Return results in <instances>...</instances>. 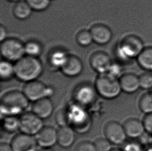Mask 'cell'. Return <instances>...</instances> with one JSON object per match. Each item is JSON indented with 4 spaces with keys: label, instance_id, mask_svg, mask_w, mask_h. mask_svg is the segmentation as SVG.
<instances>
[{
    "label": "cell",
    "instance_id": "obj_1",
    "mask_svg": "<svg viewBox=\"0 0 152 151\" xmlns=\"http://www.w3.org/2000/svg\"><path fill=\"white\" fill-rule=\"evenodd\" d=\"M145 47L141 37L134 34L126 35L116 47V54L121 63H128L136 60Z\"/></svg>",
    "mask_w": 152,
    "mask_h": 151
},
{
    "label": "cell",
    "instance_id": "obj_2",
    "mask_svg": "<svg viewBox=\"0 0 152 151\" xmlns=\"http://www.w3.org/2000/svg\"><path fill=\"white\" fill-rule=\"evenodd\" d=\"M0 109L3 115H16L23 114L29 105V100L23 91L12 90L1 96Z\"/></svg>",
    "mask_w": 152,
    "mask_h": 151
},
{
    "label": "cell",
    "instance_id": "obj_3",
    "mask_svg": "<svg viewBox=\"0 0 152 151\" xmlns=\"http://www.w3.org/2000/svg\"><path fill=\"white\" fill-rule=\"evenodd\" d=\"M15 77L25 83L37 80L43 72V65L38 57L25 55L15 63Z\"/></svg>",
    "mask_w": 152,
    "mask_h": 151
},
{
    "label": "cell",
    "instance_id": "obj_4",
    "mask_svg": "<svg viewBox=\"0 0 152 151\" xmlns=\"http://www.w3.org/2000/svg\"><path fill=\"white\" fill-rule=\"evenodd\" d=\"M94 86L97 94L107 99L116 98L122 92L119 79L108 73L98 74Z\"/></svg>",
    "mask_w": 152,
    "mask_h": 151
},
{
    "label": "cell",
    "instance_id": "obj_5",
    "mask_svg": "<svg viewBox=\"0 0 152 151\" xmlns=\"http://www.w3.org/2000/svg\"><path fill=\"white\" fill-rule=\"evenodd\" d=\"M1 54L4 60L16 62L25 54V43L15 37H8L1 42Z\"/></svg>",
    "mask_w": 152,
    "mask_h": 151
},
{
    "label": "cell",
    "instance_id": "obj_6",
    "mask_svg": "<svg viewBox=\"0 0 152 151\" xmlns=\"http://www.w3.org/2000/svg\"><path fill=\"white\" fill-rule=\"evenodd\" d=\"M22 91L28 99L33 102L42 98L50 97L53 93L51 87L37 80L25 83Z\"/></svg>",
    "mask_w": 152,
    "mask_h": 151
},
{
    "label": "cell",
    "instance_id": "obj_7",
    "mask_svg": "<svg viewBox=\"0 0 152 151\" xmlns=\"http://www.w3.org/2000/svg\"><path fill=\"white\" fill-rule=\"evenodd\" d=\"M19 118L20 130L28 135L35 136L44 126L43 119L32 111L23 113Z\"/></svg>",
    "mask_w": 152,
    "mask_h": 151
},
{
    "label": "cell",
    "instance_id": "obj_8",
    "mask_svg": "<svg viewBox=\"0 0 152 151\" xmlns=\"http://www.w3.org/2000/svg\"><path fill=\"white\" fill-rule=\"evenodd\" d=\"M104 134L112 144L121 145L125 143L127 138L123 124L116 121H110L104 126Z\"/></svg>",
    "mask_w": 152,
    "mask_h": 151
},
{
    "label": "cell",
    "instance_id": "obj_9",
    "mask_svg": "<svg viewBox=\"0 0 152 151\" xmlns=\"http://www.w3.org/2000/svg\"><path fill=\"white\" fill-rule=\"evenodd\" d=\"M69 124L74 131H84L89 123L88 115L84 110L83 107L75 104V106L68 110Z\"/></svg>",
    "mask_w": 152,
    "mask_h": 151
},
{
    "label": "cell",
    "instance_id": "obj_10",
    "mask_svg": "<svg viewBox=\"0 0 152 151\" xmlns=\"http://www.w3.org/2000/svg\"><path fill=\"white\" fill-rule=\"evenodd\" d=\"M97 94L95 86L88 83L81 84L74 90L73 97L75 104L80 106H87L94 102Z\"/></svg>",
    "mask_w": 152,
    "mask_h": 151
},
{
    "label": "cell",
    "instance_id": "obj_11",
    "mask_svg": "<svg viewBox=\"0 0 152 151\" xmlns=\"http://www.w3.org/2000/svg\"><path fill=\"white\" fill-rule=\"evenodd\" d=\"M10 144L14 151H36L39 147L34 136L21 131L12 137Z\"/></svg>",
    "mask_w": 152,
    "mask_h": 151
},
{
    "label": "cell",
    "instance_id": "obj_12",
    "mask_svg": "<svg viewBox=\"0 0 152 151\" xmlns=\"http://www.w3.org/2000/svg\"><path fill=\"white\" fill-rule=\"evenodd\" d=\"M113 62L111 57L104 51H95L89 57L91 68L98 74L107 73Z\"/></svg>",
    "mask_w": 152,
    "mask_h": 151
},
{
    "label": "cell",
    "instance_id": "obj_13",
    "mask_svg": "<svg viewBox=\"0 0 152 151\" xmlns=\"http://www.w3.org/2000/svg\"><path fill=\"white\" fill-rule=\"evenodd\" d=\"M94 42L99 45H105L111 41L113 32L110 27L101 23L93 25L89 29Z\"/></svg>",
    "mask_w": 152,
    "mask_h": 151
},
{
    "label": "cell",
    "instance_id": "obj_14",
    "mask_svg": "<svg viewBox=\"0 0 152 151\" xmlns=\"http://www.w3.org/2000/svg\"><path fill=\"white\" fill-rule=\"evenodd\" d=\"M35 137L39 147L50 148L57 143V131L51 126H44Z\"/></svg>",
    "mask_w": 152,
    "mask_h": 151
},
{
    "label": "cell",
    "instance_id": "obj_15",
    "mask_svg": "<svg viewBox=\"0 0 152 151\" xmlns=\"http://www.w3.org/2000/svg\"><path fill=\"white\" fill-rule=\"evenodd\" d=\"M83 68V63L80 58L74 54H70L66 63L60 70L66 76L74 77L82 73Z\"/></svg>",
    "mask_w": 152,
    "mask_h": 151
},
{
    "label": "cell",
    "instance_id": "obj_16",
    "mask_svg": "<svg viewBox=\"0 0 152 151\" xmlns=\"http://www.w3.org/2000/svg\"><path fill=\"white\" fill-rule=\"evenodd\" d=\"M123 126L127 136L132 140L140 138L145 132L143 121L139 118H128Z\"/></svg>",
    "mask_w": 152,
    "mask_h": 151
},
{
    "label": "cell",
    "instance_id": "obj_17",
    "mask_svg": "<svg viewBox=\"0 0 152 151\" xmlns=\"http://www.w3.org/2000/svg\"><path fill=\"white\" fill-rule=\"evenodd\" d=\"M122 91L132 94L140 89L139 76L132 73H124L119 79Z\"/></svg>",
    "mask_w": 152,
    "mask_h": 151
},
{
    "label": "cell",
    "instance_id": "obj_18",
    "mask_svg": "<svg viewBox=\"0 0 152 151\" xmlns=\"http://www.w3.org/2000/svg\"><path fill=\"white\" fill-rule=\"evenodd\" d=\"M53 111V104L50 97L36 100L33 102L31 108V111L43 120L50 117Z\"/></svg>",
    "mask_w": 152,
    "mask_h": 151
},
{
    "label": "cell",
    "instance_id": "obj_19",
    "mask_svg": "<svg viewBox=\"0 0 152 151\" xmlns=\"http://www.w3.org/2000/svg\"><path fill=\"white\" fill-rule=\"evenodd\" d=\"M57 131V143L62 147L68 148L72 146L75 139V131L66 125L59 126Z\"/></svg>",
    "mask_w": 152,
    "mask_h": 151
},
{
    "label": "cell",
    "instance_id": "obj_20",
    "mask_svg": "<svg viewBox=\"0 0 152 151\" xmlns=\"http://www.w3.org/2000/svg\"><path fill=\"white\" fill-rule=\"evenodd\" d=\"M69 53L63 49H53L49 53L48 62L51 67L61 69L68 60Z\"/></svg>",
    "mask_w": 152,
    "mask_h": 151
},
{
    "label": "cell",
    "instance_id": "obj_21",
    "mask_svg": "<svg viewBox=\"0 0 152 151\" xmlns=\"http://www.w3.org/2000/svg\"><path fill=\"white\" fill-rule=\"evenodd\" d=\"M32 11V9L25 0H20L15 3L12 8V14L15 17L20 20L29 18Z\"/></svg>",
    "mask_w": 152,
    "mask_h": 151
},
{
    "label": "cell",
    "instance_id": "obj_22",
    "mask_svg": "<svg viewBox=\"0 0 152 151\" xmlns=\"http://www.w3.org/2000/svg\"><path fill=\"white\" fill-rule=\"evenodd\" d=\"M136 61L142 70L146 72H152V46H145Z\"/></svg>",
    "mask_w": 152,
    "mask_h": 151
},
{
    "label": "cell",
    "instance_id": "obj_23",
    "mask_svg": "<svg viewBox=\"0 0 152 151\" xmlns=\"http://www.w3.org/2000/svg\"><path fill=\"white\" fill-rule=\"evenodd\" d=\"M1 125L4 131L13 133L20 129V118L16 115H3Z\"/></svg>",
    "mask_w": 152,
    "mask_h": 151
},
{
    "label": "cell",
    "instance_id": "obj_24",
    "mask_svg": "<svg viewBox=\"0 0 152 151\" xmlns=\"http://www.w3.org/2000/svg\"><path fill=\"white\" fill-rule=\"evenodd\" d=\"M26 55L34 57H39L43 52L41 43L37 40H29L25 43Z\"/></svg>",
    "mask_w": 152,
    "mask_h": 151
},
{
    "label": "cell",
    "instance_id": "obj_25",
    "mask_svg": "<svg viewBox=\"0 0 152 151\" xmlns=\"http://www.w3.org/2000/svg\"><path fill=\"white\" fill-rule=\"evenodd\" d=\"M15 76V64L6 60L0 63V78L3 81H7Z\"/></svg>",
    "mask_w": 152,
    "mask_h": 151
},
{
    "label": "cell",
    "instance_id": "obj_26",
    "mask_svg": "<svg viewBox=\"0 0 152 151\" xmlns=\"http://www.w3.org/2000/svg\"><path fill=\"white\" fill-rule=\"evenodd\" d=\"M139 107L145 114L152 113V93H145L141 96L139 100Z\"/></svg>",
    "mask_w": 152,
    "mask_h": 151
},
{
    "label": "cell",
    "instance_id": "obj_27",
    "mask_svg": "<svg viewBox=\"0 0 152 151\" xmlns=\"http://www.w3.org/2000/svg\"><path fill=\"white\" fill-rule=\"evenodd\" d=\"M75 39L76 43L82 47H88L94 42L91 31L87 29H82L78 31Z\"/></svg>",
    "mask_w": 152,
    "mask_h": 151
},
{
    "label": "cell",
    "instance_id": "obj_28",
    "mask_svg": "<svg viewBox=\"0 0 152 151\" xmlns=\"http://www.w3.org/2000/svg\"><path fill=\"white\" fill-rule=\"evenodd\" d=\"M31 7L32 10L37 12H43L50 7L51 0H25Z\"/></svg>",
    "mask_w": 152,
    "mask_h": 151
},
{
    "label": "cell",
    "instance_id": "obj_29",
    "mask_svg": "<svg viewBox=\"0 0 152 151\" xmlns=\"http://www.w3.org/2000/svg\"><path fill=\"white\" fill-rule=\"evenodd\" d=\"M140 89L142 90H151L152 88V74L146 72L139 76Z\"/></svg>",
    "mask_w": 152,
    "mask_h": 151
},
{
    "label": "cell",
    "instance_id": "obj_30",
    "mask_svg": "<svg viewBox=\"0 0 152 151\" xmlns=\"http://www.w3.org/2000/svg\"><path fill=\"white\" fill-rule=\"evenodd\" d=\"M94 143L96 151H110L112 149V144L105 138H98L95 140Z\"/></svg>",
    "mask_w": 152,
    "mask_h": 151
},
{
    "label": "cell",
    "instance_id": "obj_31",
    "mask_svg": "<svg viewBox=\"0 0 152 151\" xmlns=\"http://www.w3.org/2000/svg\"><path fill=\"white\" fill-rule=\"evenodd\" d=\"M55 121L59 126L69 125L68 110L64 109L58 110L55 114Z\"/></svg>",
    "mask_w": 152,
    "mask_h": 151
},
{
    "label": "cell",
    "instance_id": "obj_32",
    "mask_svg": "<svg viewBox=\"0 0 152 151\" xmlns=\"http://www.w3.org/2000/svg\"><path fill=\"white\" fill-rule=\"evenodd\" d=\"M109 75L119 79L123 73V65L119 62H113L109 71L107 73Z\"/></svg>",
    "mask_w": 152,
    "mask_h": 151
},
{
    "label": "cell",
    "instance_id": "obj_33",
    "mask_svg": "<svg viewBox=\"0 0 152 151\" xmlns=\"http://www.w3.org/2000/svg\"><path fill=\"white\" fill-rule=\"evenodd\" d=\"M122 149L124 151H145L141 143L134 140V139L124 143Z\"/></svg>",
    "mask_w": 152,
    "mask_h": 151
},
{
    "label": "cell",
    "instance_id": "obj_34",
    "mask_svg": "<svg viewBox=\"0 0 152 151\" xmlns=\"http://www.w3.org/2000/svg\"><path fill=\"white\" fill-rule=\"evenodd\" d=\"M74 151H96L94 142L88 140H83L78 142Z\"/></svg>",
    "mask_w": 152,
    "mask_h": 151
},
{
    "label": "cell",
    "instance_id": "obj_35",
    "mask_svg": "<svg viewBox=\"0 0 152 151\" xmlns=\"http://www.w3.org/2000/svg\"><path fill=\"white\" fill-rule=\"evenodd\" d=\"M145 132L152 136V113L145 114L142 120Z\"/></svg>",
    "mask_w": 152,
    "mask_h": 151
},
{
    "label": "cell",
    "instance_id": "obj_36",
    "mask_svg": "<svg viewBox=\"0 0 152 151\" xmlns=\"http://www.w3.org/2000/svg\"><path fill=\"white\" fill-rule=\"evenodd\" d=\"M7 31L6 28L3 25L0 26V41L1 42L7 38Z\"/></svg>",
    "mask_w": 152,
    "mask_h": 151
},
{
    "label": "cell",
    "instance_id": "obj_37",
    "mask_svg": "<svg viewBox=\"0 0 152 151\" xmlns=\"http://www.w3.org/2000/svg\"><path fill=\"white\" fill-rule=\"evenodd\" d=\"M0 151H14L10 143L1 142L0 144Z\"/></svg>",
    "mask_w": 152,
    "mask_h": 151
},
{
    "label": "cell",
    "instance_id": "obj_38",
    "mask_svg": "<svg viewBox=\"0 0 152 151\" xmlns=\"http://www.w3.org/2000/svg\"><path fill=\"white\" fill-rule=\"evenodd\" d=\"M36 151H53L50 148H46V147H38Z\"/></svg>",
    "mask_w": 152,
    "mask_h": 151
},
{
    "label": "cell",
    "instance_id": "obj_39",
    "mask_svg": "<svg viewBox=\"0 0 152 151\" xmlns=\"http://www.w3.org/2000/svg\"><path fill=\"white\" fill-rule=\"evenodd\" d=\"M110 151H124L122 149H118V148H112Z\"/></svg>",
    "mask_w": 152,
    "mask_h": 151
},
{
    "label": "cell",
    "instance_id": "obj_40",
    "mask_svg": "<svg viewBox=\"0 0 152 151\" xmlns=\"http://www.w3.org/2000/svg\"><path fill=\"white\" fill-rule=\"evenodd\" d=\"M7 1H9V2H14V3H16V2H18V1H20V0H7Z\"/></svg>",
    "mask_w": 152,
    "mask_h": 151
},
{
    "label": "cell",
    "instance_id": "obj_41",
    "mask_svg": "<svg viewBox=\"0 0 152 151\" xmlns=\"http://www.w3.org/2000/svg\"><path fill=\"white\" fill-rule=\"evenodd\" d=\"M151 92H152V89H151Z\"/></svg>",
    "mask_w": 152,
    "mask_h": 151
}]
</instances>
